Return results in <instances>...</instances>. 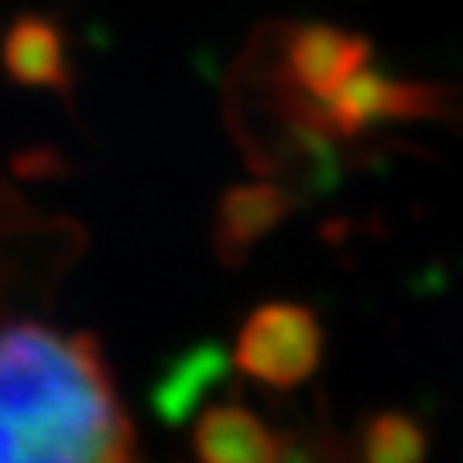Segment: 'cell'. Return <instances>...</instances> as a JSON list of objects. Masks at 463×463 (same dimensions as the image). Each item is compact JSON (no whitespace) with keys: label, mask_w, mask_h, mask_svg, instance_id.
Returning a JSON list of instances; mask_svg holds the SVG:
<instances>
[{"label":"cell","mask_w":463,"mask_h":463,"mask_svg":"<svg viewBox=\"0 0 463 463\" xmlns=\"http://www.w3.org/2000/svg\"><path fill=\"white\" fill-rule=\"evenodd\" d=\"M134 422L93 333L0 330V463H124Z\"/></svg>","instance_id":"6da1fadb"},{"label":"cell","mask_w":463,"mask_h":463,"mask_svg":"<svg viewBox=\"0 0 463 463\" xmlns=\"http://www.w3.org/2000/svg\"><path fill=\"white\" fill-rule=\"evenodd\" d=\"M323 361V323L309 306L265 302L241 323L233 367L275 392H296Z\"/></svg>","instance_id":"7a4b0ae2"},{"label":"cell","mask_w":463,"mask_h":463,"mask_svg":"<svg viewBox=\"0 0 463 463\" xmlns=\"http://www.w3.org/2000/svg\"><path fill=\"white\" fill-rule=\"evenodd\" d=\"M275 66L309 99H330L361 69L371 66V42L336 24H288L275 28Z\"/></svg>","instance_id":"3957f363"},{"label":"cell","mask_w":463,"mask_h":463,"mask_svg":"<svg viewBox=\"0 0 463 463\" xmlns=\"http://www.w3.org/2000/svg\"><path fill=\"white\" fill-rule=\"evenodd\" d=\"M296 210V196L279 183H241L216 199L213 254L223 268H241L285 216Z\"/></svg>","instance_id":"277c9868"},{"label":"cell","mask_w":463,"mask_h":463,"mask_svg":"<svg viewBox=\"0 0 463 463\" xmlns=\"http://www.w3.org/2000/svg\"><path fill=\"white\" fill-rule=\"evenodd\" d=\"M193 457L206 463H275L288 457V443L248 405L213 402L193 426Z\"/></svg>","instance_id":"5b68a950"},{"label":"cell","mask_w":463,"mask_h":463,"mask_svg":"<svg viewBox=\"0 0 463 463\" xmlns=\"http://www.w3.org/2000/svg\"><path fill=\"white\" fill-rule=\"evenodd\" d=\"M4 72L21 86L52 90L72 99V69H69V45L62 24L49 14H21L4 34L0 45Z\"/></svg>","instance_id":"8992f818"},{"label":"cell","mask_w":463,"mask_h":463,"mask_svg":"<svg viewBox=\"0 0 463 463\" xmlns=\"http://www.w3.org/2000/svg\"><path fill=\"white\" fill-rule=\"evenodd\" d=\"M227 374V354L216 344H199L189 347L165 367V374L155 381L151 388V405L165 422H183L185 415L193 412V405L206 388H213L216 381Z\"/></svg>","instance_id":"52a82bcc"},{"label":"cell","mask_w":463,"mask_h":463,"mask_svg":"<svg viewBox=\"0 0 463 463\" xmlns=\"http://www.w3.org/2000/svg\"><path fill=\"white\" fill-rule=\"evenodd\" d=\"M357 453L371 463H415L430 453V432L409 412H371L361 419Z\"/></svg>","instance_id":"ba28073f"}]
</instances>
